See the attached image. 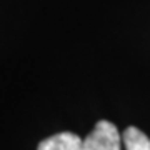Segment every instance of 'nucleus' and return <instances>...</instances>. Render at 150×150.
Wrapping results in <instances>:
<instances>
[{
    "instance_id": "nucleus-2",
    "label": "nucleus",
    "mask_w": 150,
    "mask_h": 150,
    "mask_svg": "<svg viewBox=\"0 0 150 150\" xmlns=\"http://www.w3.org/2000/svg\"><path fill=\"white\" fill-rule=\"evenodd\" d=\"M37 150H83V140L72 132H60L43 139Z\"/></svg>"
},
{
    "instance_id": "nucleus-3",
    "label": "nucleus",
    "mask_w": 150,
    "mask_h": 150,
    "mask_svg": "<svg viewBox=\"0 0 150 150\" xmlns=\"http://www.w3.org/2000/svg\"><path fill=\"white\" fill-rule=\"evenodd\" d=\"M122 140L125 150H150V139L134 125L123 130Z\"/></svg>"
},
{
    "instance_id": "nucleus-1",
    "label": "nucleus",
    "mask_w": 150,
    "mask_h": 150,
    "mask_svg": "<svg viewBox=\"0 0 150 150\" xmlns=\"http://www.w3.org/2000/svg\"><path fill=\"white\" fill-rule=\"evenodd\" d=\"M122 135L108 120H98L90 134L83 139V150H120Z\"/></svg>"
}]
</instances>
